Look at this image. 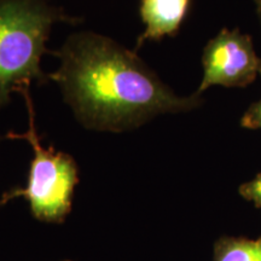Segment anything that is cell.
<instances>
[{"label": "cell", "instance_id": "1", "mask_svg": "<svg viewBox=\"0 0 261 261\" xmlns=\"http://www.w3.org/2000/svg\"><path fill=\"white\" fill-rule=\"evenodd\" d=\"M58 69L48 74L85 128L126 132L162 114L191 112L198 94L178 96L137 56L106 35L71 34L60 50Z\"/></svg>", "mask_w": 261, "mask_h": 261}, {"label": "cell", "instance_id": "2", "mask_svg": "<svg viewBox=\"0 0 261 261\" xmlns=\"http://www.w3.org/2000/svg\"><path fill=\"white\" fill-rule=\"evenodd\" d=\"M77 21L47 0H0V108L33 80L46 83L40 62L52 27Z\"/></svg>", "mask_w": 261, "mask_h": 261}, {"label": "cell", "instance_id": "3", "mask_svg": "<svg viewBox=\"0 0 261 261\" xmlns=\"http://www.w3.org/2000/svg\"><path fill=\"white\" fill-rule=\"evenodd\" d=\"M18 93L24 98L29 127L27 132H12L8 137L27 140L34 156L29 168L27 187L12 189L3 194L0 204L8 203L17 197H24L29 202L35 219L45 223H63L71 211L74 190L79 181L77 165L70 155L56 151L52 146L46 149L41 145L29 86L22 87Z\"/></svg>", "mask_w": 261, "mask_h": 261}, {"label": "cell", "instance_id": "4", "mask_svg": "<svg viewBox=\"0 0 261 261\" xmlns=\"http://www.w3.org/2000/svg\"><path fill=\"white\" fill-rule=\"evenodd\" d=\"M203 76L196 90L202 96L212 86L246 87L260 74L261 60L253 39L238 28H224L207 42L202 52Z\"/></svg>", "mask_w": 261, "mask_h": 261}, {"label": "cell", "instance_id": "5", "mask_svg": "<svg viewBox=\"0 0 261 261\" xmlns=\"http://www.w3.org/2000/svg\"><path fill=\"white\" fill-rule=\"evenodd\" d=\"M190 8L191 0H140L139 16L145 29L138 37L136 50H139L146 41L175 37Z\"/></svg>", "mask_w": 261, "mask_h": 261}, {"label": "cell", "instance_id": "6", "mask_svg": "<svg viewBox=\"0 0 261 261\" xmlns=\"http://www.w3.org/2000/svg\"><path fill=\"white\" fill-rule=\"evenodd\" d=\"M213 261H261V237H221L214 244Z\"/></svg>", "mask_w": 261, "mask_h": 261}, {"label": "cell", "instance_id": "7", "mask_svg": "<svg viewBox=\"0 0 261 261\" xmlns=\"http://www.w3.org/2000/svg\"><path fill=\"white\" fill-rule=\"evenodd\" d=\"M238 191L244 200L252 202L256 208L261 210V173L252 180L241 185Z\"/></svg>", "mask_w": 261, "mask_h": 261}, {"label": "cell", "instance_id": "8", "mask_svg": "<svg viewBox=\"0 0 261 261\" xmlns=\"http://www.w3.org/2000/svg\"><path fill=\"white\" fill-rule=\"evenodd\" d=\"M241 126L249 129H261V98L246 110L241 119Z\"/></svg>", "mask_w": 261, "mask_h": 261}, {"label": "cell", "instance_id": "9", "mask_svg": "<svg viewBox=\"0 0 261 261\" xmlns=\"http://www.w3.org/2000/svg\"><path fill=\"white\" fill-rule=\"evenodd\" d=\"M254 3H255L257 11H261V0H254Z\"/></svg>", "mask_w": 261, "mask_h": 261}, {"label": "cell", "instance_id": "10", "mask_svg": "<svg viewBox=\"0 0 261 261\" xmlns=\"http://www.w3.org/2000/svg\"><path fill=\"white\" fill-rule=\"evenodd\" d=\"M257 16H259V22L261 25V11H257ZM260 75H261V67H260Z\"/></svg>", "mask_w": 261, "mask_h": 261}]
</instances>
